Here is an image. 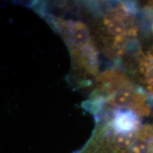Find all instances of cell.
Here are the masks:
<instances>
[{
    "label": "cell",
    "instance_id": "1",
    "mask_svg": "<svg viewBox=\"0 0 153 153\" xmlns=\"http://www.w3.org/2000/svg\"><path fill=\"white\" fill-rule=\"evenodd\" d=\"M115 123L119 132H131L136 128L137 121L133 113L126 111L116 116Z\"/></svg>",
    "mask_w": 153,
    "mask_h": 153
},
{
    "label": "cell",
    "instance_id": "2",
    "mask_svg": "<svg viewBox=\"0 0 153 153\" xmlns=\"http://www.w3.org/2000/svg\"><path fill=\"white\" fill-rule=\"evenodd\" d=\"M135 95L133 91L129 89H123L116 94L113 99L114 104L120 107H128L133 104Z\"/></svg>",
    "mask_w": 153,
    "mask_h": 153
},
{
    "label": "cell",
    "instance_id": "3",
    "mask_svg": "<svg viewBox=\"0 0 153 153\" xmlns=\"http://www.w3.org/2000/svg\"><path fill=\"white\" fill-rule=\"evenodd\" d=\"M108 30L115 36H121L126 32V26L123 21L119 19H111L108 24Z\"/></svg>",
    "mask_w": 153,
    "mask_h": 153
},
{
    "label": "cell",
    "instance_id": "4",
    "mask_svg": "<svg viewBox=\"0 0 153 153\" xmlns=\"http://www.w3.org/2000/svg\"><path fill=\"white\" fill-rule=\"evenodd\" d=\"M72 36L73 41L78 43H82L87 41V33L81 28H74L72 30Z\"/></svg>",
    "mask_w": 153,
    "mask_h": 153
},
{
    "label": "cell",
    "instance_id": "5",
    "mask_svg": "<svg viewBox=\"0 0 153 153\" xmlns=\"http://www.w3.org/2000/svg\"><path fill=\"white\" fill-rule=\"evenodd\" d=\"M145 78H146L147 82L153 87V65L147 69Z\"/></svg>",
    "mask_w": 153,
    "mask_h": 153
}]
</instances>
